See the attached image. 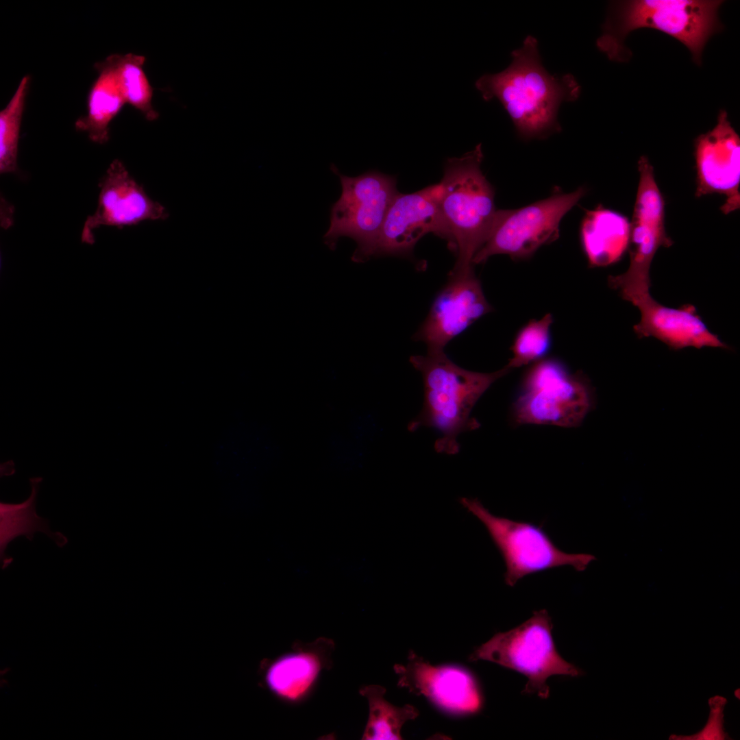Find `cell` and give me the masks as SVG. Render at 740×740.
<instances>
[{"label":"cell","mask_w":740,"mask_h":740,"mask_svg":"<svg viewBox=\"0 0 740 740\" xmlns=\"http://www.w3.org/2000/svg\"><path fill=\"white\" fill-rule=\"evenodd\" d=\"M441 192L439 182L412 193H399L386 214L374 256H409L417 243L429 233L446 240Z\"/></svg>","instance_id":"cell-14"},{"label":"cell","mask_w":740,"mask_h":740,"mask_svg":"<svg viewBox=\"0 0 740 740\" xmlns=\"http://www.w3.org/2000/svg\"><path fill=\"white\" fill-rule=\"evenodd\" d=\"M717 0H631L611 4L597 38V48L615 62H627L631 52L624 42L632 31L658 30L676 38L689 50L693 62L701 64L703 49L710 37L722 29Z\"/></svg>","instance_id":"cell-3"},{"label":"cell","mask_w":740,"mask_h":740,"mask_svg":"<svg viewBox=\"0 0 740 740\" xmlns=\"http://www.w3.org/2000/svg\"><path fill=\"white\" fill-rule=\"evenodd\" d=\"M711 708L708 720L698 733L693 735L692 739H724L726 734L723 727V709L726 705V700L717 695L711 698L708 701Z\"/></svg>","instance_id":"cell-25"},{"label":"cell","mask_w":740,"mask_h":740,"mask_svg":"<svg viewBox=\"0 0 740 740\" xmlns=\"http://www.w3.org/2000/svg\"><path fill=\"white\" fill-rule=\"evenodd\" d=\"M329 642L323 639L306 645L301 644L293 652L263 662L260 667L262 683L281 699H301L310 690L323 668L328 665L332 646Z\"/></svg>","instance_id":"cell-17"},{"label":"cell","mask_w":740,"mask_h":740,"mask_svg":"<svg viewBox=\"0 0 740 740\" xmlns=\"http://www.w3.org/2000/svg\"><path fill=\"white\" fill-rule=\"evenodd\" d=\"M97 77L87 99L86 114L75 123L76 130L86 132L89 139L98 144L107 143L109 125L126 104L116 73V53L95 64Z\"/></svg>","instance_id":"cell-19"},{"label":"cell","mask_w":740,"mask_h":740,"mask_svg":"<svg viewBox=\"0 0 740 740\" xmlns=\"http://www.w3.org/2000/svg\"><path fill=\"white\" fill-rule=\"evenodd\" d=\"M338 176L342 193L330 209V224L323 238L331 250L343 236L352 238L357 247L352 256L354 262H364L374 256L376 243L386 214L399 192L395 177L369 171L356 177Z\"/></svg>","instance_id":"cell-6"},{"label":"cell","mask_w":740,"mask_h":740,"mask_svg":"<svg viewBox=\"0 0 740 740\" xmlns=\"http://www.w3.org/2000/svg\"><path fill=\"white\" fill-rule=\"evenodd\" d=\"M638 170L639 181L630 222V264L626 272L608 278L609 286L631 303L650 294L652 260L661 247L674 244L665 231V199L645 156L640 157Z\"/></svg>","instance_id":"cell-9"},{"label":"cell","mask_w":740,"mask_h":740,"mask_svg":"<svg viewBox=\"0 0 740 740\" xmlns=\"http://www.w3.org/2000/svg\"><path fill=\"white\" fill-rule=\"evenodd\" d=\"M10 672V667H5L0 670V676L4 677Z\"/></svg>","instance_id":"cell-26"},{"label":"cell","mask_w":740,"mask_h":740,"mask_svg":"<svg viewBox=\"0 0 740 740\" xmlns=\"http://www.w3.org/2000/svg\"><path fill=\"white\" fill-rule=\"evenodd\" d=\"M460 503L487 530L505 563L504 581L510 587L526 576L553 568L571 566L584 571L597 559L591 554L562 551L541 526L493 515L477 499L463 497Z\"/></svg>","instance_id":"cell-7"},{"label":"cell","mask_w":740,"mask_h":740,"mask_svg":"<svg viewBox=\"0 0 740 740\" xmlns=\"http://www.w3.org/2000/svg\"><path fill=\"white\" fill-rule=\"evenodd\" d=\"M587 191L584 186H580L568 193H554L519 208L498 210L491 233L473 257V264L484 263L497 254L515 260L531 257L541 246L558 238L561 220Z\"/></svg>","instance_id":"cell-10"},{"label":"cell","mask_w":740,"mask_h":740,"mask_svg":"<svg viewBox=\"0 0 740 740\" xmlns=\"http://www.w3.org/2000/svg\"><path fill=\"white\" fill-rule=\"evenodd\" d=\"M30 77L24 76L14 93L0 112V172L11 173L17 170L20 130Z\"/></svg>","instance_id":"cell-23"},{"label":"cell","mask_w":740,"mask_h":740,"mask_svg":"<svg viewBox=\"0 0 740 740\" xmlns=\"http://www.w3.org/2000/svg\"><path fill=\"white\" fill-rule=\"evenodd\" d=\"M594 405L593 390L554 359L536 362L527 373L513 406L517 424L579 426Z\"/></svg>","instance_id":"cell-8"},{"label":"cell","mask_w":740,"mask_h":740,"mask_svg":"<svg viewBox=\"0 0 740 740\" xmlns=\"http://www.w3.org/2000/svg\"><path fill=\"white\" fill-rule=\"evenodd\" d=\"M552 619L545 609L518 626L498 632L478 647L471 661H487L517 671L528 678L523 694H536L547 699V680L552 676L578 677L583 671L565 661L558 653L552 637Z\"/></svg>","instance_id":"cell-5"},{"label":"cell","mask_w":740,"mask_h":740,"mask_svg":"<svg viewBox=\"0 0 740 740\" xmlns=\"http://www.w3.org/2000/svg\"><path fill=\"white\" fill-rule=\"evenodd\" d=\"M580 235L589 267H607L620 261L628 250L630 222L621 213L599 205L586 212Z\"/></svg>","instance_id":"cell-18"},{"label":"cell","mask_w":740,"mask_h":740,"mask_svg":"<svg viewBox=\"0 0 740 740\" xmlns=\"http://www.w3.org/2000/svg\"><path fill=\"white\" fill-rule=\"evenodd\" d=\"M9 685V681L5 678L3 677L0 680V687L1 689L5 688Z\"/></svg>","instance_id":"cell-27"},{"label":"cell","mask_w":740,"mask_h":740,"mask_svg":"<svg viewBox=\"0 0 740 740\" xmlns=\"http://www.w3.org/2000/svg\"><path fill=\"white\" fill-rule=\"evenodd\" d=\"M398 686L423 695L445 713L471 715L480 713L484 698L480 684L469 669L458 665H432L410 651L407 663L394 666Z\"/></svg>","instance_id":"cell-12"},{"label":"cell","mask_w":740,"mask_h":740,"mask_svg":"<svg viewBox=\"0 0 740 740\" xmlns=\"http://www.w3.org/2000/svg\"><path fill=\"white\" fill-rule=\"evenodd\" d=\"M413 367L422 375L424 399L420 413L408 426L410 432L421 427L435 430L440 436L434 449L454 455L459 452L458 436L477 429L479 422L471 417L473 408L484 393L511 369L491 373L467 370L451 360L445 352L411 356Z\"/></svg>","instance_id":"cell-2"},{"label":"cell","mask_w":740,"mask_h":740,"mask_svg":"<svg viewBox=\"0 0 740 740\" xmlns=\"http://www.w3.org/2000/svg\"><path fill=\"white\" fill-rule=\"evenodd\" d=\"M502 71L484 74L475 83L482 99H497L523 140L543 139L561 130L557 119L563 102L578 99L580 86L571 74L556 76L543 66L537 40L529 35L511 52Z\"/></svg>","instance_id":"cell-1"},{"label":"cell","mask_w":740,"mask_h":740,"mask_svg":"<svg viewBox=\"0 0 740 740\" xmlns=\"http://www.w3.org/2000/svg\"><path fill=\"white\" fill-rule=\"evenodd\" d=\"M552 321V316L548 313L539 320L530 321L518 332L512 346L513 357L506 365L508 368L539 361L548 352Z\"/></svg>","instance_id":"cell-24"},{"label":"cell","mask_w":740,"mask_h":740,"mask_svg":"<svg viewBox=\"0 0 740 740\" xmlns=\"http://www.w3.org/2000/svg\"><path fill=\"white\" fill-rule=\"evenodd\" d=\"M116 73L126 103L138 110L148 121L158 119L152 104L153 89L144 71L145 57L129 53H116Z\"/></svg>","instance_id":"cell-22"},{"label":"cell","mask_w":740,"mask_h":740,"mask_svg":"<svg viewBox=\"0 0 740 740\" xmlns=\"http://www.w3.org/2000/svg\"><path fill=\"white\" fill-rule=\"evenodd\" d=\"M696 170L695 196L713 193L726 197L720 209L728 214L740 206V138L730 122L728 113L721 110L717 124L695 140Z\"/></svg>","instance_id":"cell-13"},{"label":"cell","mask_w":740,"mask_h":740,"mask_svg":"<svg viewBox=\"0 0 740 740\" xmlns=\"http://www.w3.org/2000/svg\"><path fill=\"white\" fill-rule=\"evenodd\" d=\"M386 689L380 685H368L360 693L368 701L369 714L362 739H402L401 730L409 720L416 719L418 710L410 704L396 706L384 698Z\"/></svg>","instance_id":"cell-21"},{"label":"cell","mask_w":740,"mask_h":740,"mask_svg":"<svg viewBox=\"0 0 740 740\" xmlns=\"http://www.w3.org/2000/svg\"><path fill=\"white\" fill-rule=\"evenodd\" d=\"M31 493L27 499L20 503H0V558L2 569L7 568L13 558L6 555L9 543L19 536L32 541L34 533L42 532L56 544L63 547L68 543L64 534L52 532L49 520L39 517L36 511V498L42 478H30Z\"/></svg>","instance_id":"cell-20"},{"label":"cell","mask_w":740,"mask_h":740,"mask_svg":"<svg viewBox=\"0 0 740 740\" xmlns=\"http://www.w3.org/2000/svg\"><path fill=\"white\" fill-rule=\"evenodd\" d=\"M491 310L473 269L449 272L413 338L426 344L427 354L444 352L449 341Z\"/></svg>","instance_id":"cell-11"},{"label":"cell","mask_w":740,"mask_h":740,"mask_svg":"<svg viewBox=\"0 0 740 740\" xmlns=\"http://www.w3.org/2000/svg\"><path fill=\"white\" fill-rule=\"evenodd\" d=\"M483 158L480 143L445 162L440 208L446 241L456 257L450 273L473 269V258L486 243L498 210L494 188L481 170Z\"/></svg>","instance_id":"cell-4"},{"label":"cell","mask_w":740,"mask_h":740,"mask_svg":"<svg viewBox=\"0 0 740 740\" xmlns=\"http://www.w3.org/2000/svg\"><path fill=\"white\" fill-rule=\"evenodd\" d=\"M632 304L641 312V319L633 327L640 338L654 337L673 350L689 347L730 349L709 330L691 304L671 308L659 304L650 294Z\"/></svg>","instance_id":"cell-16"},{"label":"cell","mask_w":740,"mask_h":740,"mask_svg":"<svg viewBox=\"0 0 740 740\" xmlns=\"http://www.w3.org/2000/svg\"><path fill=\"white\" fill-rule=\"evenodd\" d=\"M97 208L84 222L82 240L92 243L93 230L101 225H136L146 220H164L165 208L152 200L119 160H113L99 183Z\"/></svg>","instance_id":"cell-15"}]
</instances>
